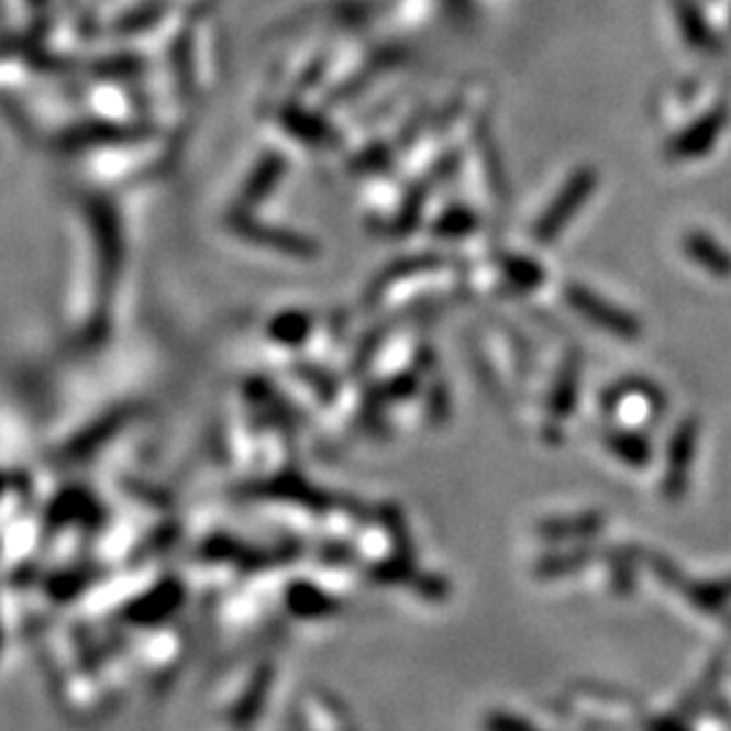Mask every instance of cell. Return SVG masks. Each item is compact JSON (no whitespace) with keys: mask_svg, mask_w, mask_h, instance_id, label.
I'll return each instance as SVG.
<instances>
[{"mask_svg":"<svg viewBox=\"0 0 731 731\" xmlns=\"http://www.w3.org/2000/svg\"><path fill=\"white\" fill-rule=\"evenodd\" d=\"M0 642H3V636H0Z\"/></svg>","mask_w":731,"mask_h":731,"instance_id":"6da1fadb","label":"cell"}]
</instances>
